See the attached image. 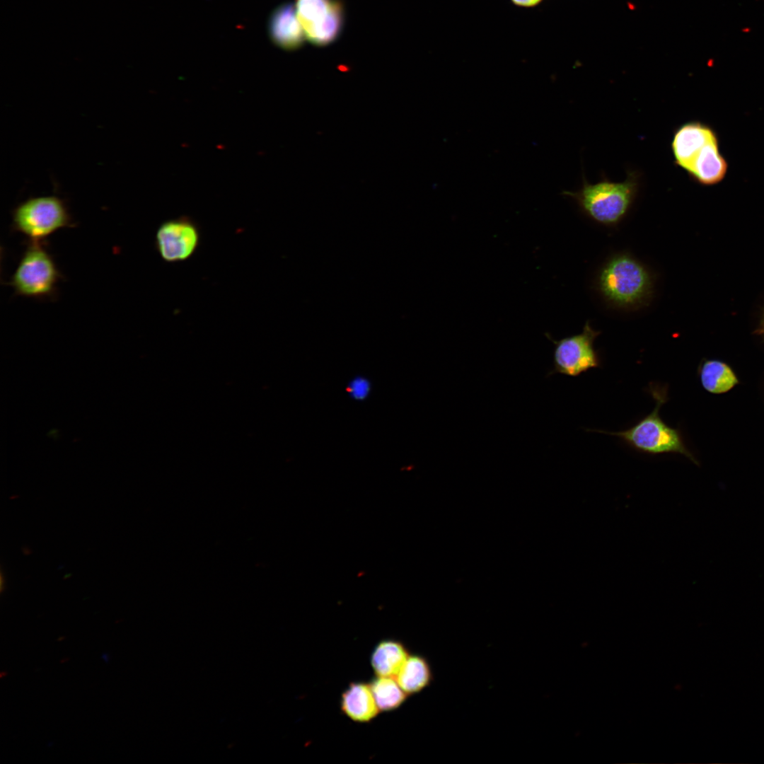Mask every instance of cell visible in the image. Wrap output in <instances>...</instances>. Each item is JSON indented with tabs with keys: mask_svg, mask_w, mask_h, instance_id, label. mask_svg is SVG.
I'll return each mask as SVG.
<instances>
[{
	"mask_svg": "<svg viewBox=\"0 0 764 764\" xmlns=\"http://www.w3.org/2000/svg\"><path fill=\"white\" fill-rule=\"evenodd\" d=\"M649 391L655 400L654 410L630 428L617 432L592 430L617 436L634 450L649 454L677 453L698 465L697 459L688 448L679 429L665 423L659 415V410L668 400L667 386L649 385Z\"/></svg>",
	"mask_w": 764,
	"mask_h": 764,
	"instance_id": "1",
	"label": "cell"
},
{
	"mask_svg": "<svg viewBox=\"0 0 764 764\" xmlns=\"http://www.w3.org/2000/svg\"><path fill=\"white\" fill-rule=\"evenodd\" d=\"M639 175L629 172L623 182L603 178L591 184L584 180L576 192L564 191L563 195L574 199L591 219L605 225H614L627 214L639 188Z\"/></svg>",
	"mask_w": 764,
	"mask_h": 764,
	"instance_id": "2",
	"label": "cell"
},
{
	"mask_svg": "<svg viewBox=\"0 0 764 764\" xmlns=\"http://www.w3.org/2000/svg\"><path fill=\"white\" fill-rule=\"evenodd\" d=\"M62 274L45 241H29L17 267L7 284L16 295L37 299H51L56 295L57 285Z\"/></svg>",
	"mask_w": 764,
	"mask_h": 764,
	"instance_id": "3",
	"label": "cell"
},
{
	"mask_svg": "<svg viewBox=\"0 0 764 764\" xmlns=\"http://www.w3.org/2000/svg\"><path fill=\"white\" fill-rule=\"evenodd\" d=\"M598 286L605 298L620 306L642 302L650 294L651 277L638 261L629 255H617L601 270Z\"/></svg>",
	"mask_w": 764,
	"mask_h": 764,
	"instance_id": "4",
	"label": "cell"
},
{
	"mask_svg": "<svg viewBox=\"0 0 764 764\" xmlns=\"http://www.w3.org/2000/svg\"><path fill=\"white\" fill-rule=\"evenodd\" d=\"M74 226L64 201L56 196L28 198L12 211V228L29 241H43L57 231Z\"/></svg>",
	"mask_w": 764,
	"mask_h": 764,
	"instance_id": "5",
	"label": "cell"
},
{
	"mask_svg": "<svg viewBox=\"0 0 764 764\" xmlns=\"http://www.w3.org/2000/svg\"><path fill=\"white\" fill-rule=\"evenodd\" d=\"M297 18L306 38L316 46H326L339 37L344 23L340 0H296Z\"/></svg>",
	"mask_w": 764,
	"mask_h": 764,
	"instance_id": "6",
	"label": "cell"
},
{
	"mask_svg": "<svg viewBox=\"0 0 764 764\" xmlns=\"http://www.w3.org/2000/svg\"><path fill=\"white\" fill-rule=\"evenodd\" d=\"M600 333V331L591 328L589 322H586L581 333L560 340H554L546 334L555 345L553 368L550 375L561 374L574 377L598 367L601 361L594 342Z\"/></svg>",
	"mask_w": 764,
	"mask_h": 764,
	"instance_id": "7",
	"label": "cell"
},
{
	"mask_svg": "<svg viewBox=\"0 0 764 764\" xmlns=\"http://www.w3.org/2000/svg\"><path fill=\"white\" fill-rule=\"evenodd\" d=\"M200 243V228L187 216L163 221L155 235V248L161 259L168 263L187 260L196 253Z\"/></svg>",
	"mask_w": 764,
	"mask_h": 764,
	"instance_id": "8",
	"label": "cell"
},
{
	"mask_svg": "<svg viewBox=\"0 0 764 764\" xmlns=\"http://www.w3.org/2000/svg\"><path fill=\"white\" fill-rule=\"evenodd\" d=\"M717 138L715 131L703 122L690 121L681 125L675 130L671 141L675 164L686 171L702 148Z\"/></svg>",
	"mask_w": 764,
	"mask_h": 764,
	"instance_id": "9",
	"label": "cell"
},
{
	"mask_svg": "<svg viewBox=\"0 0 764 764\" xmlns=\"http://www.w3.org/2000/svg\"><path fill=\"white\" fill-rule=\"evenodd\" d=\"M268 31L273 43L287 51L300 48L306 38L292 3L279 5L272 12Z\"/></svg>",
	"mask_w": 764,
	"mask_h": 764,
	"instance_id": "10",
	"label": "cell"
},
{
	"mask_svg": "<svg viewBox=\"0 0 764 764\" xmlns=\"http://www.w3.org/2000/svg\"><path fill=\"white\" fill-rule=\"evenodd\" d=\"M690 178L704 186L721 183L728 172V163L720 151L718 138L706 144L686 170Z\"/></svg>",
	"mask_w": 764,
	"mask_h": 764,
	"instance_id": "11",
	"label": "cell"
},
{
	"mask_svg": "<svg viewBox=\"0 0 764 764\" xmlns=\"http://www.w3.org/2000/svg\"><path fill=\"white\" fill-rule=\"evenodd\" d=\"M340 708L350 719L359 723L369 722L380 710L369 684L351 683L341 696Z\"/></svg>",
	"mask_w": 764,
	"mask_h": 764,
	"instance_id": "12",
	"label": "cell"
},
{
	"mask_svg": "<svg viewBox=\"0 0 764 764\" xmlns=\"http://www.w3.org/2000/svg\"><path fill=\"white\" fill-rule=\"evenodd\" d=\"M698 374L702 388L711 394L727 393L740 383L733 368L717 359H704L698 366Z\"/></svg>",
	"mask_w": 764,
	"mask_h": 764,
	"instance_id": "13",
	"label": "cell"
},
{
	"mask_svg": "<svg viewBox=\"0 0 764 764\" xmlns=\"http://www.w3.org/2000/svg\"><path fill=\"white\" fill-rule=\"evenodd\" d=\"M410 655L402 642L383 639L373 650L371 664L376 676L395 678Z\"/></svg>",
	"mask_w": 764,
	"mask_h": 764,
	"instance_id": "14",
	"label": "cell"
},
{
	"mask_svg": "<svg viewBox=\"0 0 764 764\" xmlns=\"http://www.w3.org/2000/svg\"><path fill=\"white\" fill-rule=\"evenodd\" d=\"M395 678L402 689L410 695L428 687L433 680V673L426 657L413 654L409 656Z\"/></svg>",
	"mask_w": 764,
	"mask_h": 764,
	"instance_id": "15",
	"label": "cell"
},
{
	"mask_svg": "<svg viewBox=\"0 0 764 764\" xmlns=\"http://www.w3.org/2000/svg\"><path fill=\"white\" fill-rule=\"evenodd\" d=\"M394 678L376 676L369 683L380 712L390 711L399 707L408 695Z\"/></svg>",
	"mask_w": 764,
	"mask_h": 764,
	"instance_id": "16",
	"label": "cell"
},
{
	"mask_svg": "<svg viewBox=\"0 0 764 764\" xmlns=\"http://www.w3.org/2000/svg\"><path fill=\"white\" fill-rule=\"evenodd\" d=\"M350 395L357 400H363L366 398L370 391V383L364 378H356L349 385Z\"/></svg>",
	"mask_w": 764,
	"mask_h": 764,
	"instance_id": "17",
	"label": "cell"
},
{
	"mask_svg": "<svg viewBox=\"0 0 764 764\" xmlns=\"http://www.w3.org/2000/svg\"><path fill=\"white\" fill-rule=\"evenodd\" d=\"M514 4L520 6H533L540 3L542 0H511Z\"/></svg>",
	"mask_w": 764,
	"mask_h": 764,
	"instance_id": "18",
	"label": "cell"
},
{
	"mask_svg": "<svg viewBox=\"0 0 764 764\" xmlns=\"http://www.w3.org/2000/svg\"><path fill=\"white\" fill-rule=\"evenodd\" d=\"M754 334L761 337L764 340V309L762 312L758 325L754 331Z\"/></svg>",
	"mask_w": 764,
	"mask_h": 764,
	"instance_id": "19",
	"label": "cell"
}]
</instances>
